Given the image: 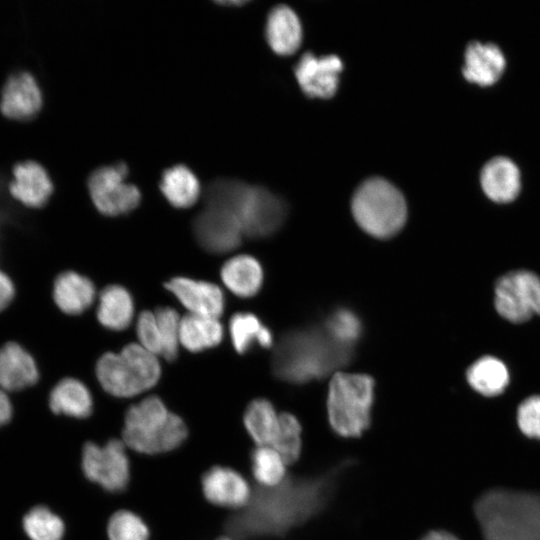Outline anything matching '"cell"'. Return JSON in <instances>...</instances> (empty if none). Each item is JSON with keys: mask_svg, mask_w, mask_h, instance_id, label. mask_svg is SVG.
I'll return each instance as SVG.
<instances>
[{"mask_svg": "<svg viewBox=\"0 0 540 540\" xmlns=\"http://www.w3.org/2000/svg\"><path fill=\"white\" fill-rule=\"evenodd\" d=\"M323 328L333 340L351 349H354L363 334L362 321L348 308H338L331 312Z\"/></svg>", "mask_w": 540, "mask_h": 540, "instance_id": "1f68e13d", "label": "cell"}, {"mask_svg": "<svg viewBox=\"0 0 540 540\" xmlns=\"http://www.w3.org/2000/svg\"><path fill=\"white\" fill-rule=\"evenodd\" d=\"M497 313L509 322L519 324L540 315V278L527 270H516L501 276L494 288Z\"/></svg>", "mask_w": 540, "mask_h": 540, "instance_id": "9c48e42d", "label": "cell"}, {"mask_svg": "<svg viewBox=\"0 0 540 540\" xmlns=\"http://www.w3.org/2000/svg\"><path fill=\"white\" fill-rule=\"evenodd\" d=\"M419 540H460L453 533L444 529H430Z\"/></svg>", "mask_w": 540, "mask_h": 540, "instance_id": "60d3db41", "label": "cell"}, {"mask_svg": "<svg viewBox=\"0 0 540 540\" xmlns=\"http://www.w3.org/2000/svg\"><path fill=\"white\" fill-rule=\"evenodd\" d=\"M43 93L35 76L28 70L8 74L0 88V113L16 121L33 118L42 108Z\"/></svg>", "mask_w": 540, "mask_h": 540, "instance_id": "5bb4252c", "label": "cell"}, {"mask_svg": "<svg viewBox=\"0 0 540 540\" xmlns=\"http://www.w3.org/2000/svg\"><path fill=\"white\" fill-rule=\"evenodd\" d=\"M122 440L104 445L87 442L82 451V470L91 482L108 492L123 491L130 480V461Z\"/></svg>", "mask_w": 540, "mask_h": 540, "instance_id": "30bf717a", "label": "cell"}, {"mask_svg": "<svg viewBox=\"0 0 540 540\" xmlns=\"http://www.w3.org/2000/svg\"><path fill=\"white\" fill-rule=\"evenodd\" d=\"M480 184L485 195L493 202L508 203L520 192V171L509 158L490 159L480 173Z\"/></svg>", "mask_w": 540, "mask_h": 540, "instance_id": "44dd1931", "label": "cell"}, {"mask_svg": "<svg viewBox=\"0 0 540 540\" xmlns=\"http://www.w3.org/2000/svg\"><path fill=\"white\" fill-rule=\"evenodd\" d=\"M128 168L124 163L96 169L88 178V191L96 209L105 216H120L140 203L139 189L126 182Z\"/></svg>", "mask_w": 540, "mask_h": 540, "instance_id": "8fae6325", "label": "cell"}, {"mask_svg": "<svg viewBox=\"0 0 540 540\" xmlns=\"http://www.w3.org/2000/svg\"><path fill=\"white\" fill-rule=\"evenodd\" d=\"M342 68L343 63L336 55L317 57L305 53L295 67V76L306 95L329 98L338 88Z\"/></svg>", "mask_w": 540, "mask_h": 540, "instance_id": "2e32d148", "label": "cell"}, {"mask_svg": "<svg viewBox=\"0 0 540 540\" xmlns=\"http://www.w3.org/2000/svg\"><path fill=\"white\" fill-rule=\"evenodd\" d=\"M47 404L52 413L76 419L87 418L93 411V397L89 388L72 376L63 377L54 384Z\"/></svg>", "mask_w": 540, "mask_h": 540, "instance_id": "7402d4cb", "label": "cell"}, {"mask_svg": "<svg viewBox=\"0 0 540 540\" xmlns=\"http://www.w3.org/2000/svg\"><path fill=\"white\" fill-rule=\"evenodd\" d=\"M96 297L93 281L72 269L56 275L52 284V300L65 316H79L90 308Z\"/></svg>", "mask_w": 540, "mask_h": 540, "instance_id": "d6986e66", "label": "cell"}, {"mask_svg": "<svg viewBox=\"0 0 540 540\" xmlns=\"http://www.w3.org/2000/svg\"><path fill=\"white\" fill-rule=\"evenodd\" d=\"M352 464L347 459L317 475H289L277 486H258L229 521V531L242 540L285 536L326 509Z\"/></svg>", "mask_w": 540, "mask_h": 540, "instance_id": "6da1fadb", "label": "cell"}, {"mask_svg": "<svg viewBox=\"0 0 540 540\" xmlns=\"http://www.w3.org/2000/svg\"><path fill=\"white\" fill-rule=\"evenodd\" d=\"M505 66L504 54L498 46L472 41L464 53L462 74L468 82L487 87L500 79Z\"/></svg>", "mask_w": 540, "mask_h": 540, "instance_id": "ffe728a7", "label": "cell"}, {"mask_svg": "<svg viewBox=\"0 0 540 540\" xmlns=\"http://www.w3.org/2000/svg\"><path fill=\"white\" fill-rule=\"evenodd\" d=\"M154 313L162 342L161 357L172 362L179 353L181 317L174 308L168 306L158 307Z\"/></svg>", "mask_w": 540, "mask_h": 540, "instance_id": "e575fe53", "label": "cell"}, {"mask_svg": "<svg viewBox=\"0 0 540 540\" xmlns=\"http://www.w3.org/2000/svg\"><path fill=\"white\" fill-rule=\"evenodd\" d=\"M354 349L333 340L319 327H305L287 332L277 343L272 356V370L279 379L300 384L322 378L346 365Z\"/></svg>", "mask_w": 540, "mask_h": 540, "instance_id": "7a4b0ae2", "label": "cell"}, {"mask_svg": "<svg viewBox=\"0 0 540 540\" xmlns=\"http://www.w3.org/2000/svg\"><path fill=\"white\" fill-rule=\"evenodd\" d=\"M192 228L200 247L212 254H224L235 250L244 236L236 216L215 207L205 206L196 215Z\"/></svg>", "mask_w": 540, "mask_h": 540, "instance_id": "7c38bea8", "label": "cell"}, {"mask_svg": "<svg viewBox=\"0 0 540 540\" xmlns=\"http://www.w3.org/2000/svg\"><path fill=\"white\" fill-rule=\"evenodd\" d=\"M136 334L139 344L156 356H162V342L155 313L142 311L136 322Z\"/></svg>", "mask_w": 540, "mask_h": 540, "instance_id": "74e56055", "label": "cell"}, {"mask_svg": "<svg viewBox=\"0 0 540 540\" xmlns=\"http://www.w3.org/2000/svg\"><path fill=\"white\" fill-rule=\"evenodd\" d=\"M243 422L257 446H273L280 428L279 415L272 403L264 398L252 400L245 409Z\"/></svg>", "mask_w": 540, "mask_h": 540, "instance_id": "83f0119b", "label": "cell"}, {"mask_svg": "<svg viewBox=\"0 0 540 540\" xmlns=\"http://www.w3.org/2000/svg\"><path fill=\"white\" fill-rule=\"evenodd\" d=\"M205 498L212 504L242 509L252 495L247 480L229 467L214 466L207 470L201 480Z\"/></svg>", "mask_w": 540, "mask_h": 540, "instance_id": "e0dca14e", "label": "cell"}, {"mask_svg": "<svg viewBox=\"0 0 540 540\" xmlns=\"http://www.w3.org/2000/svg\"><path fill=\"white\" fill-rule=\"evenodd\" d=\"M109 540H148L149 529L143 519L129 510H119L107 525Z\"/></svg>", "mask_w": 540, "mask_h": 540, "instance_id": "d590c367", "label": "cell"}, {"mask_svg": "<svg viewBox=\"0 0 540 540\" xmlns=\"http://www.w3.org/2000/svg\"><path fill=\"white\" fill-rule=\"evenodd\" d=\"M351 211L360 228L378 239L394 236L407 219V205L401 191L378 177L366 180L357 188Z\"/></svg>", "mask_w": 540, "mask_h": 540, "instance_id": "52a82bcc", "label": "cell"}, {"mask_svg": "<svg viewBox=\"0 0 540 540\" xmlns=\"http://www.w3.org/2000/svg\"><path fill=\"white\" fill-rule=\"evenodd\" d=\"M266 38L277 54L294 53L302 40V27L296 13L285 5L274 7L267 18Z\"/></svg>", "mask_w": 540, "mask_h": 540, "instance_id": "d4e9b609", "label": "cell"}, {"mask_svg": "<svg viewBox=\"0 0 540 540\" xmlns=\"http://www.w3.org/2000/svg\"><path fill=\"white\" fill-rule=\"evenodd\" d=\"M95 374L105 392L129 398L154 387L161 377L156 355L139 343H129L121 351L106 352L96 362Z\"/></svg>", "mask_w": 540, "mask_h": 540, "instance_id": "5b68a950", "label": "cell"}, {"mask_svg": "<svg viewBox=\"0 0 540 540\" xmlns=\"http://www.w3.org/2000/svg\"><path fill=\"white\" fill-rule=\"evenodd\" d=\"M16 288L11 277L0 268V313L14 301Z\"/></svg>", "mask_w": 540, "mask_h": 540, "instance_id": "f35d334b", "label": "cell"}, {"mask_svg": "<svg viewBox=\"0 0 540 540\" xmlns=\"http://www.w3.org/2000/svg\"><path fill=\"white\" fill-rule=\"evenodd\" d=\"M474 513L484 540H540V493L491 489Z\"/></svg>", "mask_w": 540, "mask_h": 540, "instance_id": "3957f363", "label": "cell"}, {"mask_svg": "<svg viewBox=\"0 0 540 540\" xmlns=\"http://www.w3.org/2000/svg\"><path fill=\"white\" fill-rule=\"evenodd\" d=\"M184 420L157 396L132 405L125 413L122 441L138 453L153 455L178 448L187 438Z\"/></svg>", "mask_w": 540, "mask_h": 540, "instance_id": "277c9868", "label": "cell"}, {"mask_svg": "<svg viewBox=\"0 0 540 540\" xmlns=\"http://www.w3.org/2000/svg\"><path fill=\"white\" fill-rule=\"evenodd\" d=\"M12 178L7 184L10 197L21 206L39 210L44 208L53 194L54 186L46 168L34 159L14 163Z\"/></svg>", "mask_w": 540, "mask_h": 540, "instance_id": "4fadbf2b", "label": "cell"}, {"mask_svg": "<svg viewBox=\"0 0 540 540\" xmlns=\"http://www.w3.org/2000/svg\"><path fill=\"white\" fill-rule=\"evenodd\" d=\"M279 422V434L272 447L280 454L286 465H291L301 455V424L293 414L286 412L279 414Z\"/></svg>", "mask_w": 540, "mask_h": 540, "instance_id": "836d02e7", "label": "cell"}, {"mask_svg": "<svg viewBox=\"0 0 540 540\" xmlns=\"http://www.w3.org/2000/svg\"><path fill=\"white\" fill-rule=\"evenodd\" d=\"M98 322L106 329L123 331L134 316V301L131 293L122 285L111 284L102 289L96 310Z\"/></svg>", "mask_w": 540, "mask_h": 540, "instance_id": "cb8c5ba5", "label": "cell"}, {"mask_svg": "<svg viewBox=\"0 0 540 540\" xmlns=\"http://www.w3.org/2000/svg\"><path fill=\"white\" fill-rule=\"evenodd\" d=\"M40 370L34 356L21 344L7 342L0 348V388L9 394L34 387Z\"/></svg>", "mask_w": 540, "mask_h": 540, "instance_id": "ac0fdd59", "label": "cell"}, {"mask_svg": "<svg viewBox=\"0 0 540 540\" xmlns=\"http://www.w3.org/2000/svg\"><path fill=\"white\" fill-rule=\"evenodd\" d=\"M13 413L14 406L10 394L0 388V427L11 420Z\"/></svg>", "mask_w": 540, "mask_h": 540, "instance_id": "ab89813d", "label": "cell"}, {"mask_svg": "<svg viewBox=\"0 0 540 540\" xmlns=\"http://www.w3.org/2000/svg\"><path fill=\"white\" fill-rule=\"evenodd\" d=\"M516 421L525 437L540 441V394L529 395L518 404Z\"/></svg>", "mask_w": 540, "mask_h": 540, "instance_id": "8d00e7d4", "label": "cell"}, {"mask_svg": "<svg viewBox=\"0 0 540 540\" xmlns=\"http://www.w3.org/2000/svg\"><path fill=\"white\" fill-rule=\"evenodd\" d=\"M466 379L479 396L492 399L506 391L510 376L506 365L500 359L483 356L469 366Z\"/></svg>", "mask_w": 540, "mask_h": 540, "instance_id": "484cf974", "label": "cell"}, {"mask_svg": "<svg viewBox=\"0 0 540 540\" xmlns=\"http://www.w3.org/2000/svg\"><path fill=\"white\" fill-rule=\"evenodd\" d=\"M217 540H233V539L230 537H221V538H218Z\"/></svg>", "mask_w": 540, "mask_h": 540, "instance_id": "b9f144b4", "label": "cell"}, {"mask_svg": "<svg viewBox=\"0 0 540 540\" xmlns=\"http://www.w3.org/2000/svg\"><path fill=\"white\" fill-rule=\"evenodd\" d=\"M227 209L236 216L243 235L263 238L275 233L283 224L287 208L285 202L269 190L237 180Z\"/></svg>", "mask_w": 540, "mask_h": 540, "instance_id": "ba28073f", "label": "cell"}, {"mask_svg": "<svg viewBox=\"0 0 540 540\" xmlns=\"http://www.w3.org/2000/svg\"><path fill=\"white\" fill-rule=\"evenodd\" d=\"M23 527L31 540H62L65 531L62 519L44 506L30 510Z\"/></svg>", "mask_w": 540, "mask_h": 540, "instance_id": "d6a6232c", "label": "cell"}, {"mask_svg": "<svg viewBox=\"0 0 540 540\" xmlns=\"http://www.w3.org/2000/svg\"><path fill=\"white\" fill-rule=\"evenodd\" d=\"M160 189L166 200L175 208L185 209L198 200L201 188L196 175L184 165L164 171Z\"/></svg>", "mask_w": 540, "mask_h": 540, "instance_id": "f1b7e54d", "label": "cell"}, {"mask_svg": "<svg viewBox=\"0 0 540 540\" xmlns=\"http://www.w3.org/2000/svg\"><path fill=\"white\" fill-rule=\"evenodd\" d=\"M285 462L271 446H257L251 453L253 477L261 487H274L286 477Z\"/></svg>", "mask_w": 540, "mask_h": 540, "instance_id": "4dcf8cb0", "label": "cell"}, {"mask_svg": "<svg viewBox=\"0 0 540 540\" xmlns=\"http://www.w3.org/2000/svg\"><path fill=\"white\" fill-rule=\"evenodd\" d=\"M164 286L190 314L219 318L224 312V293L212 282L177 276Z\"/></svg>", "mask_w": 540, "mask_h": 540, "instance_id": "9a60e30c", "label": "cell"}, {"mask_svg": "<svg viewBox=\"0 0 540 540\" xmlns=\"http://www.w3.org/2000/svg\"><path fill=\"white\" fill-rule=\"evenodd\" d=\"M232 346L238 354L247 353L253 346L269 348L273 344L271 330L250 312H237L229 321Z\"/></svg>", "mask_w": 540, "mask_h": 540, "instance_id": "f546056e", "label": "cell"}, {"mask_svg": "<svg viewBox=\"0 0 540 540\" xmlns=\"http://www.w3.org/2000/svg\"><path fill=\"white\" fill-rule=\"evenodd\" d=\"M224 337V328L218 318L187 314L180 322V345L192 353L218 346Z\"/></svg>", "mask_w": 540, "mask_h": 540, "instance_id": "4316f807", "label": "cell"}, {"mask_svg": "<svg viewBox=\"0 0 540 540\" xmlns=\"http://www.w3.org/2000/svg\"><path fill=\"white\" fill-rule=\"evenodd\" d=\"M220 276L226 288L241 298L255 296L263 283L260 262L246 254L229 258L221 267Z\"/></svg>", "mask_w": 540, "mask_h": 540, "instance_id": "603a6c76", "label": "cell"}, {"mask_svg": "<svg viewBox=\"0 0 540 540\" xmlns=\"http://www.w3.org/2000/svg\"><path fill=\"white\" fill-rule=\"evenodd\" d=\"M374 380L365 374L337 372L327 395L331 429L344 438L360 437L371 425Z\"/></svg>", "mask_w": 540, "mask_h": 540, "instance_id": "8992f818", "label": "cell"}]
</instances>
